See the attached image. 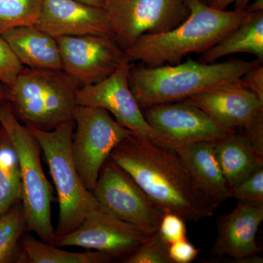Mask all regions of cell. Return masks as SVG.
Returning a JSON list of instances; mask_svg holds the SVG:
<instances>
[{"label": "cell", "instance_id": "6da1fadb", "mask_svg": "<svg viewBox=\"0 0 263 263\" xmlns=\"http://www.w3.org/2000/svg\"><path fill=\"white\" fill-rule=\"evenodd\" d=\"M164 213L185 221L211 217L216 207L197 183L174 150L132 134L110 156Z\"/></svg>", "mask_w": 263, "mask_h": 263}, {"label": "cell", "instance_id": "7a4b0ae2", "mask_svg": "<svg viewBox=\"0 0 263 263\" xmlns=\"http://www.w3.org/2000/svg\"><path fill=\"white\" fill-rule=\"evenodd\" d=\"M190 15L167 32L143 34L124 50L129 63L148 67L176 65L190 53H202L247 20L249 13L213 8L201 0H186Z\"/></svg>", "mask_w": 263, "mask_h": 263}, {"label": "cell", "instance_id": "3957f363", "mask_svg": "<svg viewBox=\"0 0 263 263\" xmlns=\"http://www.w3.org/2000/svg\"><path fill=\"white\" fill-rule=\"evenodd\" d=\"M262 62L231 59L203 63L189 59L176 65L157 67L131 63L129 84L142 109L182 101L221 85L238 82L242 76Z\"/></svg>", "mask_w": 263, "mask_h": 263}, {"label": "cell", "instance_id": "277c9868", "mask_svg": "<svg viewBox=\"0 0 263 263\" xmlns=\"http://www.w3.org/2000/svg\"><path fill=\"white\" fill-rule=\"evenodd\" d=\"M77 81L63 70L24 66L11 91L12 110L24 125L49 131L72 120L77 106Z\"/></svg>", "mask_w": 263, "mask_h": 263}, {"label": "cell", "instance_id": "5b68a950", "mask_svg": "<svg viewBox=\"0 0 263 263\" xmlns=\"http://www.w3.org/2000/svg\"><path fill=\"white\" fill-rule=\"evenodd\" d=\"M0 124L18 157L27 230L43 241L54 245L56 233L51 220V204L54 198L41 164V145L27 126L21 124L10 102H0Z\"/></svg>", "mask_w": 263, "mask_h": 263}, {"label": "cell", "instance_id": "8992f818", "mask_svg": "<svg viewBox=\"0 0 263 263\" xmlns=\"http://www.w3.org/2000/svg\"><path fill=\"white\" fill-rule=\"evenodd\" d=\"M75 126L73 119L49 131L27 126L41 145L56 187L60 206L56 237L73 231L99 208L92 192L81 181L72 159L71 142Z\"/></svg>", "mask_w": 263, "mask_h": 263}, {"label": "cell", "instance_id": "52a82bcc", "mask_svg": "<svg viewBox=\"0 0 263 263\" xmlns=\"http://www.w3.org/2000/svg\"><path fill=\"white\" fill-rule=\"evenodd\" d=\"M71 152L85 187L92 192L100 170L110 154L132 132L121 126L105 109L77 105Z\"/></svg>", "mask_w": 263, "mask_h": 263}, {"label": "cell", "instance_id": "ba28073f", "mask_svg": "<svg viewBox=\"0 0 263 263\" xmlns=\"http://www.w3.org/2000/svg\"><path fill=\"white\" fill-rule=\"evenodd\" d=\"M93 195L99 209L136 227L148 236L159 230L164 213L110 157L100 170Z\"/></svg>", "mask_w": 263, "mask_h": 263}, {"label": "cell", "instance_id": "9c48e42d", "mask_svg": "<svg viewBox=\"0 0 263 263\" xmlns=\"http://www.w3.org/2000/svg\"><path fill=\"white\" fill-rule=\"evenodd\" d=\"M104 9L124 51L143 34L167 32L190 15L186 0H105Z\"/></svg>", "mask_w": 263, "mask_h": 263}, {"label": "cell", "instance_id": "30bf717a", "mask_svg": "<svg viewBox=\"0 0 263 263\" xmlns=\"http://www.w3.org/2000/svg\"><path fill=\"white\" fill-rule=\"evenodd\" d=\"M183 101L201 109L227 130L243 131L263 156V101L239 81L216 86Z\"/></svg>", "mask_w": 263, "mask_h": 263}, {"label": "cell", "instance_id": "8fae6325", "mask_svg": "<svg viewBox=\"0 0 263 263\" xmlns=\"http://www.w3.org/2000/svg\"><path fill=\"white\" fill-rule=\"evenodd\" d=\"M131 63L123 62L111 75L97 84L79 87L76 103L105 109L121 126L135 136L171 149L168 142L148 124L129 84Z\"/></svg>", "mask_w": 263, "mask_h": 263}, {"label": "cell", "instance_id": "7c38bea8", "mask_svg": "<svg viewBox=\"0 0 263 263\" xmlns=\"http://www.w3.org/2000/svg\"><path fill=\"white\" fill-rule=\"evenodd\" d=\"M55 39L60 48L62 70L80 87L106 79L125 61L124 50L114 36L88 34Z\"/></svg>", "mask_w": 263, "mask_h": 263}, {"label": "cell", "instance_id": "4fadbf2b", "mask_svg": "<svg viewBox=\"0 0 263 263\" xmlns=\"http://www.w3.org/2000/svg\"><path fill=\"white\" fill-rule=\"evenodd\" d=\"M148 238L136 227L119 220L98 208L73 231L57 236L54 246L95 250L124 262Z\"/></svg>", "mask_w": 263, "mask_h": 263}, {"label": "cell", "instance_id": "5bb4252c", "mask_svg": "<svg viewBox=\"0 0 263 263\" xmlns=\"http://www.w3.org/2000/svg\"><path fill=\"white\" fill-rule=\"evenodd\" d=\"M142 110L148 124L165 138L172 150L195 142L216 143L232 133L201 109L183 100L152 105Z\"/></svg>", "mask_w": 263, "mask_h": 263}, {"label": "cell", "instance_id": "9a60e30c", "mask_svg": "<svg viewBox=\"0 0 263 263\" xmlns=\"http://www.w3.org/2000/svg\"><path fill=\"white\" fill-rule=\"evenodd\" d=\"M36 27L52 37L114 36L105 9L76 0H43Z\"/></svg>", "mask_w": 263, "mask_h": 263}, {"label": "cell", "instance_id": "2e32d148", "mask_svg": "<svg viewBox=\"0 0 263 263\" xmlns=\"http://www.w3.org/2000/svg\"><path fill=\"white\" fill-rule=\"evenodd\" d=\"M262 220L263 203L238 201L229 214L218 216V233L211 254L243 258L259 253L256 235Z\"/></svg>", "mask_w": 263, "mask_h": 263}, {"label": "cell", "instance_id": "e0dca14e", "mask_svg": "<svg viewBox=\"0 0 263 263\" xmlns=\"http://www.w3.org/2000/svg\"><path fill=\"white\" fill-rule=\"evenodd\" d=\"M174 150L216 209L231 197V190L216 159L214 142H195L181 145Z\"/></svg>", "mask_w": 263, "mask_h": 263}, {"label": "cell", "instance_id": "ac0fdd59", "mask_svg": "<svg viewBox=\"0 0 263 263\" xmlns=\"http://www.w3.org/2000/svg\"><path fill=\"white\" fill-rule=\"evenodd\" d=\"M2 37L22 65L42 70H62L56 39L35 25L17 27Z\"/></svg>", "mask_w": 263, "mask_h": 263}, {"label": "cell", "instance_id": "d6986e66", "mask_svg": "<svg viewBox=\"0 0 263 263\" xmlns=\"http://www.w3.org/2000/svg\"><path fill=\"white\" fill-rule=\"evenodd\" d=\"M216 159L230 190L263 167L259 155L242 130L232 132L214 143Z\"/></svg>", "mask_w": 263, "mask_h": 263}, {"label": "cell", "instance_id": "ffe728a7", "mask_svg": "<svg viewBox=\"0 0 263 263\" xmlns=\"http://www.w3.org/2000/svg\"><path fill=\"white\" fill-rule=\"evenodd\" d=\"M238 53H249L263 62V12L249 13L247 20L202 53L199 61L214 63Z\"/></svg>", "mask_w": 263, "mask_h": 263}, {"label": "cell", "instance_id": "44dd1931", "mask_svg": "<svg viewBox=\"0 0 263 263\" xmlns=\"http://www.w3.org/2000/svg\"><path fill=\"white\" fill-rule=\"evenodd\" d=\"M19 263H108L114 259L102 252H72L24 234L21 242Z\"/></svg>", "mask_w": 263, "mask_h": 263}, {"label": "cell", "instance_id": "7402d4cb", "mask_svg": "<svg viewBox=\"0 0 263 263\" xmlns=\"http://www.w3.org/2000/svg\"><path fill=\"white\" fill-rule=\"evenodd\" d=\"M22 186L18 157L9 137L0 127V216L22 201Z\"/></svg>", "mask_w": 263, "mask_h": 263}, {"label": "cell", "instance_id": "603a6c76", "mask_svg": "<svg viewBox=\"0 0 263 263\" xmlns=\"http://www.w3.org/2000/svg\"><path fill=\"white\" fill-rule=\"evenodd\" d=\"M27 230L22 201L0 216V263H19L21 242Z\"/></svg>", "mask_w": 263, "mask_h": 263}, {"label": "cell", "instance_id": "cb8c5ba5", "mask_svg": "<svg viewBox=\"0 0 263 263\" xmlns=\"http://www.w3.org/2000/svg\"><path fill=\"white\" fill-rule=\"evenodd\" d=\"M43 0H0V36L17 27L35 25Z\"/></svg>", "mask_w": 263, "mask_h": 263}, {"label": "cell", "instance_id": "d4e9b609", "mask_svg": "<svg viewBox=\"0 0 263 263\" xmlns=\"http://www.w3.org/2000/svg\"><path fill=\"white\" fill-rule=\"evenodd\" d=\"M169 245L159 232L150 235L124 263H172L169 257Z\"/></svg>", "mask_w": 263, "mask_h": 263}, {"label": "cell", "instance_id": "484cf974", "mask_svg": "<svg viewBox=\"0 0 263 263\" xmlns=\"http://www.w3.org/2000/svg\"><path fill=\"white\" fill-rule=\"evenodd\" d=\"M231 197L238 201L263 203V167L232 189Z\"/></svg>", "mask_w": 263, "mask_h": 263}, {"label": "cell", "instance_id": "4316f807", "mask_svg": "<svg viewBox=\"0 0 263 263\" xmlns=\"http://www.w3.org/2000/svg\"><path fill=\"white\" fill-rule=\"evenodd\" d=\"M24 66L0 36V81L10 88Z\"/></svg>", "mask_w": 263, "mask_h": 263}, {"label": "cell", "instance_id": "83f0119b", "mask_svg": "<svg viewBox=\"0 0 263 263\" xmlns=\"http://www.w3.org/2000/svg\"><path fill=\"white\" fill-rule=\"evenodd\" d=\"M158 232L162 239L169 245L186 238L185 221L174 213H164Z\"/></svg>", "mask_w": 263, "mask_h": 263}, {"label": "cell", "instance_id": "f1b7e54d", "mask_svg": "<svg viewBox=\"0 0 263 263\" xmlns=\"http://www.w3.org/2000/svg\"><path fill=\"white\" fill-rule=\"evenodd\" d=\"M200 249L188 241L187 238L169 245V257L172 263H190L197 258Z\"/></svg>", "mask_w": 263, "mask_h": 263}, {"label": "cell", "instance_id": "f546056e", "mask_svg": "<svg viewBox=\"0 0 263 263\" xmlns=\"http://www.w3.org/2000/svg\"><path fill=\"white\" fill-rule=\"evenodd\" d=\"M240 84L250 90L263 101V66L259 64L246 72L240 79Z\"/></svg>", "mask_w": 263, "mask_h": 263}, {"label": "cell", "instance_id": "4dcf8cb0", "mask_svg": "<svg viewBox=\"0 0 263 263\" xmlns=\"http://www.w3.org/2000/svg\"><path fill=\"white\" fill-rule=\"evenodd\" d=\"M252 0H210L209 5L219 10H226L230 5H234L236 11H245Z\"/></svg>", "mask_w": 263, "mask_h": 263}, {"label": "cell", "instance_id": "1f68e13d", "mask_svg": "<svg viewBox=\"0 0 263 263\" xmlns=\"http://www.w3.org/2000/svg\"><path fill=\"white\" fill-rule=\"evenodd\" d=\"M245 12L248 13H259L263 12V0H254V2H251L248 6L246 8Z\"/></svg>", "mask_w": 263, "mask_h": 263}, {"label": "cell", "instance_id": "d6a6232c", "mask_svg": "<svg viewBox=\"0 0 263 263\" xmlns=\"http://www.w3.org/2000/svg\"><path fill=\"white\" fill-rule=\"evenodd\" d=\"M11 98L10 88L0 81V102H10Z\"/></svg>", "mask_w": 263, "mask_h": 263}, {"label": "cell", "instance_id": "836d02e7", "mask_svg": "<svg viewBox=\"0 0 263 263\" xmlns=\"http://www.w3.org/2000/svg\"><path fill=\"white\" fill-rule=\"evenodd\" d=\"M76 1L98 7V8H104V5H105V0H76Z\"/></svg>", "mask_w": 263, "mask_h": 263}, {"label": "cell", "instance_id": "e575fe53", "mask_svg": "<svg viewBox=\"0 0 263 263\" xmlns=\"http://www.w3.org/2000/svg\"><path fill=\"white\" fill-rule=\"evenodd\" d=\"M201 1L203 2V3H207V4L209 5V3L210 0H201Z\"/></svg>", "mask_w": 263, "mask_h": 263}]
</instances>
